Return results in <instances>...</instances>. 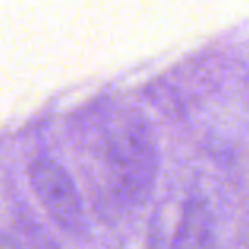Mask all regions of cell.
<instances>
[{"mask_svg": "<svg viewBox=\"0 0 249 249\" xmlns=\"http://www.w3.org/2000/svg\"><path fill=\"white\" fill-rule=\"evenodd\" d=\"M99 150L106 186L116 203H145L159 171V149L149 120L133 107L120 109L104 126Z\"/></svg>", "mask_w": 249, "mask_h": 249, "instance_id": "cell-1", "label": "cell"}, {"mask_svg": "<svg viewBox=\"0 0 249 249\" xmlns=\"http://www.w3.org/2000/svg\"><path fill=\"white\" fill-rule=\"evenodd\" d=\"M35 193L48 213L65 231L80 234L86 229L84 201L69 171L52 157L41 156L29 166Z\"/></svg>", "mask_w": 249, "mask_h": 249, "instance_id": "cell-2", "label": "cell"}, {"mask_svg": "<svg viewBox=\"0 0 249 249\" xmlns=\"http://www.w3.org/2000/svg\"><path fill=\"white\" fill-rule=\"evenodd\" d=\"M171 244L173 249H217L213 218L205 201L191 198L184 205Z\"/></svg>", "mask_w": 249, "mask_h": 249, "instance_id": "cell-3", "label": "cell"}, {"mask_svg": "<svg viewBox=\"0 0 249 249\" xmlns=\"http://www.w3.org/2000/svg\"><path fill=\"white\" fill-rule=\"evenodd\" d=\"M147 249H173V244H171V239L164 237V234L159 229H152Z\"/></svg>", "mask_w": 249, "mask_h": 249, "instance_id": "cell-4", "label": "cell"}]
</instances>
